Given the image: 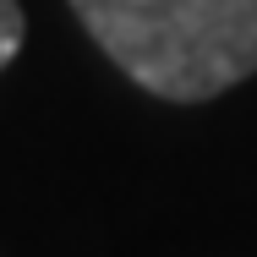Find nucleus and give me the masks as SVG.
<instances>
[{"label": "nucleus", "mask_w": 257, "mask_h": 257, "mask_svg": "<svg viewBox=\"0 0 257 257\" xmlns=\"http://www.w3.org/2000/svg\"><path fill=\"white\" fill-rule=\"evenodd\" d=\"M71 11L159 99L197 104L257 71V0H71Z\"/></svg>", "instance_id": "obj_1"}, {"label": "nucleus", "mask_w": 257, "mask_h": 257, "mask_svg": "<svg viewBox=\"0 0 257 257\" xmlns=\"http://www.w3.org/2000/svg\"><path fill=\"white\" fill-rule=\"evenodd\" d=\"M22 50V6L17 0H0V71H6V60Z\"/></svg>", "instance_id": "obj_2"}]
</instances>
